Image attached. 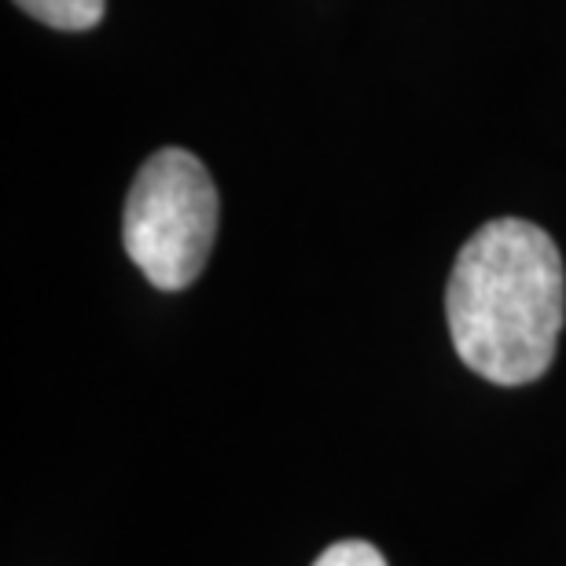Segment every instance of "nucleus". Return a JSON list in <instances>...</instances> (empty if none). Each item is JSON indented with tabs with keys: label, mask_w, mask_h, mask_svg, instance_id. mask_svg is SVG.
I'll list each match as a JSON object with an SVG mask.
<instances>
[{
	"label": "nucleus",
	"mask_w": 566,
	"mask_h": 566,
	"mask_svg": "<svg viewBox=\"0 0 566 566\" xmlns=\"http://www.w3.org/2000/svg\"><path fill=\"white\" fill-rule=\"evenodd\" d=\"M460 360L496 387H526L552 368L566 316L556 240L530 221L501 218L463 243L446 291Z\"/></svg>",
	"instance_id": "nucleus-1"
},
{
	"label": "nucleus",
	"mask_w": 566,
	"mask_h": 566,
	"mask_svg": "<svg viewBox=\"0 0 566 566\" xmlns=\"http://www.w3.org/2000/svg\"><path fill=\"white\" fill-rule=\"evenodd\" d=\"M218 188L185 147H163L140 166L126 199L122 240L158 291L196 283L218 240Z\"/></svg>",
	"instance_id": "nucleus-2"
},
{
	"label": "nucleus",
	"mask_w": 566,
	"mask_h": 566,
	"mask_svg": "<svg viewBox=\"0 0 566 566\" xmlns=\"http://www.w3.org/2000/svg\"><path fill=\"white\" fill-rule=\"evenodd\" d=\"M15 8L52 30H93L107 11V0H15Z\"/></svg>",
	"instance_id": "nucleus-3"
},
{
	"label": "nucleus",
	"mask_w": 566,
	"mask_h": 566,
	"mask_svg": "<svg viewBox=\"0 0 566 566\" xmlns=\"http://www.w3.org/2000/svg\"><path fill=\"white\" fill-rule=\"evenodd\" d=\"M313 566H387V559L368 541H338Z\"/></svg>",
	"instance_id": "nucleus-4"
}]
</instances>
